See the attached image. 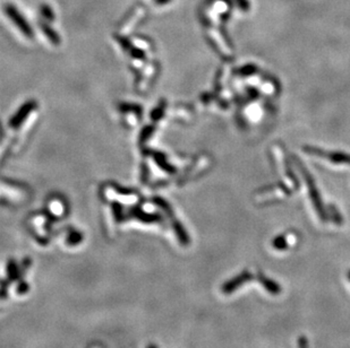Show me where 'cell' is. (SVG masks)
<instances>
[{
	"mask_svg": "<svg viewBox=\"0 0 350 348\" xmlns=\"http://www.w3.org/2000/svg\"><path fill=\"white\" fill-rule=\"evenodd\" d=\"M273 246L278 250H285V249H287V246L288 245H287V241H286L285 237L279 236L273 241Z\"/></svg>",
	"mask_w": 350,
	"mask_h": 348,
	"instance_id": "277c9868",
	"label": "cell"
},
{
	"mask_svg": "<svg viewBox=\"0 0 350 348\" xmlns=\"http://www.w3.org/2000/svg\"><path fill=\"white\" fill-rule=\"evenodd\" d=\"M4 9H5V13H6V15L9 16L10 19H12L15 24L19 26L20 30L24 31L25 33H31V29H30L29 24L25 22L23 16L18 13V10L15 8L13 5H6Z\"/></svg>",
	"mask_w": 350,
	"mask_h": 348,
	"instance_id": "7a4b0ae2",
	"label": "cell"
},
{
	"mask_svg": "<svg viewBox=\"0 0 350 348\" xmlns=\"http://www.w3.org/2000/svg\"><path fill=\"white\" fill-rule=\"evenodd\" d=\"M167 2H168V0H156V3H158V4H165Z\"/></svg>",
	"mask_w": 350,
	"mask_h": 348,
	"instance_id": "52a82bcc",
	"label": "cell"
},
{
	"mask_svg": "<svg viewBox=\"0 0 350 348\" xmlns=\"http://www.w3.org/2000/svg\"><path fill=\"white\" fill-rule=\"evenodd\" d=\"M8 274L10 277H15L17 276V268L16 265H15V262H10V265L8 266Z\"/></svg>",
	"mask_w": 350,
	"mask_h": 348,
	"instance_id": "5b68a950",
	"label": "cell"
},
{
	"mask_svg": "<svg viewBox=\"0 0 350 348\" xmlns=\"http://www.w3.org/2000/svg\"><path fill=\"white\" fill-rule=\"evenodd\" d=\"M253 278L252 272H249L248 270H244L237 275L236 277L231 278L230 281H228L227 283H224L221 287V291L223 294L229 295L234 293L236 289H238L242 285L246 284L247 282H249L250 279Z\"/></svg>",
	"mask_w": 350,
	"mask_h": 348,
	"instance_id": "6da1fadb",
	"label": "cell"
},
{
	"mask_svg": "<svg viewBox=\"0 0 350 348\" xmlns=\"http://www.w3.org/2000/svg\"><path fill=\"white\" fill-rule=\"evenodd\" d=\"M298 348H310L308 347V339L305 336L299 337L298 339Z\"/></svg>",
	"mask_w": 350,
	"mask_h": 348,
	"instance_id": "8992f818",
	"label": "cell"
},
{
	"mask_svg": "<svg viewBox=\"0 0 350 348\" xmlns=\"http://www.w3.org/2000/svg\"><path fill=\"white\" fill-rule=\"evenodd\" d=\"M258 281L263 285V287L266 289V292L272 294V295H279L281 293V286L279 284H276L272 279L266 277L264 274L259 272L258 274Z\"/></svg>",
	"mask_w": 350,
	"mask_h": 348,
	"instance_id": "3957f363",
	"label": "cell"
},
{
	"mask_svg": "<svg viewBox=\"0 0 350 348\" xmlns=\"http://www.w3.org/2000/svg\"><path fill=\"white\" fill-rule=\"evenodd\" d=\"M148 348H158V347H156L154 344H151V345H150Z\"/></svg>",
	"mask_w": 350,
	"mask_h": 348,
	"instance_id": "ba28073f",
	"label": "cell"
},
{
	"mask_svg": "<svg viewBox=\"0 0 350 348\" xmlns=\"http://www.w3.org/2000/svg\"><path fill=\"white\" fill-rule=\"evenodd\" d=\"M348 278H349V281H350V270H349V272H348Z\"/></svg>",
	"mask_w": 350,
	"mask_h": 348,
	"instance_id": "9c48e42d",
	"label": "cell"
}]
</instances>
